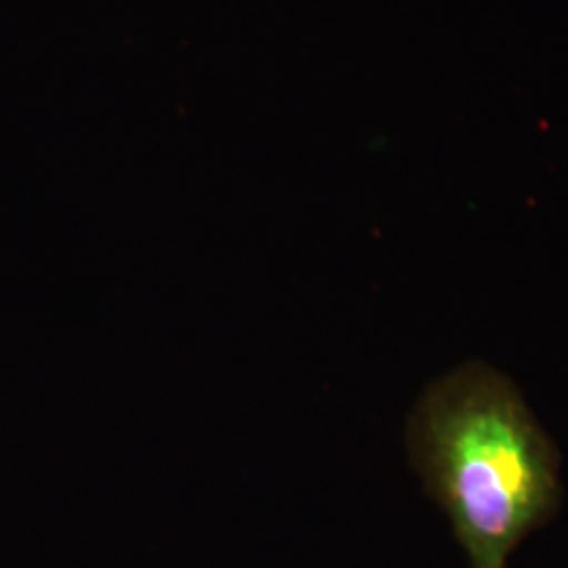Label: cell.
Segmentation results:
<instances>
[{"instance_id": "1", "label": "cell", "mask_w": 568, "mask_h": 568, "mask_svg": "<svg viewBox=\"0 0 568 568\" xmlns=\"http://www.w3.org/2000/svg\"><path fill=\"white\" fill-rule=\"evenodd\" d=\"M406 448L469 568H508L509 556L562 504L554 438L508 375L483 361L426 387L408 417Z\"/></svg>"}]
</instances>
